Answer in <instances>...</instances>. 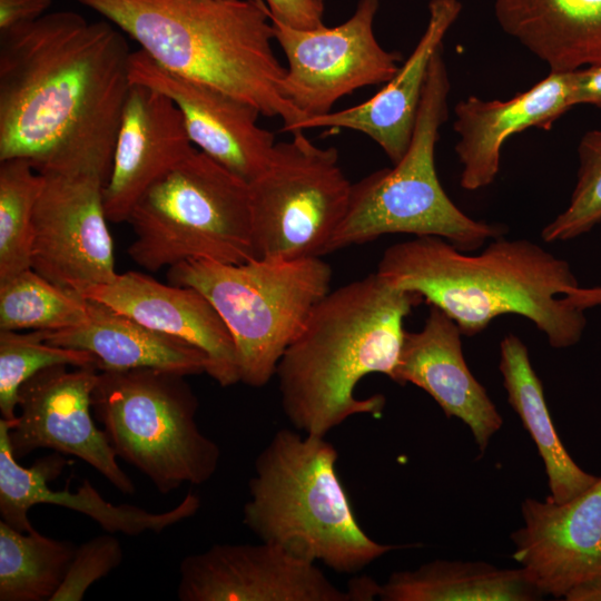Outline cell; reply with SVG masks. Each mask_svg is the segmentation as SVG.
Wrapping results in <instances>:
<instances>
[{
	"label": "cell",
	"mask_w": 601,
	"mask_h": 601,
	"mask_svg": "<svg viewBox=\"0 0 601 601\" xmlns=\"http://www.w3.org/2000/svg\"><path fill=\"white\" fill-rule=\"evenodd\" d=\"M108 20L46 13L0 35V160L109 177L131 52Z\"/></svg>",
	"instance_id": "1"
},
{
	"label": "cell",
	"mask_w": 601,
	"mask_h": 601,
	"mask_svg": "<svg viewBox=\"0 0 601 601\" xmlns=\"http://www.w3.org/2000/svg\"><path fill=\"white\" fill-rule=\"evenodd\" d=\"M376 273L443 311L464 336L516 314L550 346L566 348L579 343L587 326L584 311L559 297L580 286L570 264L524 238L500 236L469 256L442 237L416 236L388 246Z\"/></svg>",
	"instance_id": "2"
},
{
	"label": "cell",
	"mask_w": 601,
	"mask_h": 601,
	"mask_svg": "<svg viewBox=\"0 0 601 601\" xmlns=\"http://www.w3.org/2000/svg\"><path fill=\"white\" fill-rule=\"evenodd\" d=\"M422 299L376 272L325 295L276 368L282 408L294 428L325 436L353 415L381 414L385 397L358 398L356 386L373 373L392 376L404 319Z\"/></svg>",
	"instance_id": "3"
},
{
	"label": "cell",
	"mask_w": 601,
	"mask_h": 601,
	"mask_svg": "<svg viewBox=\"0 0 601 601\" xmlns=\"http://www.w3.org/2000/svg\"><path fill=\"white\" fill-rule=\"evenodd\" d=\"M130 36L162 69L220 89L295 132L306 117L282 93L263 0H77Z\"/></svg>",
	"instance_id": "4"
},
{
	"label": "cell",
	"mask_w": 601,
	"mask_h": 601,
	"mask_svg": "<svg viewBox=\"0 0 601 601\" xmlns=\"http://www.w3.org/2000/svg\"><path fill=\"white\" fill-rule=\"evenodd\" d=\"M338 453L325 436L282 428L255 460L243 523L293 556L355 573L407 545L371 539L338 476Z\"/></svg>",
	"instance_id": "5"
},
{
	"label": "cell",
	"mask_w": 601,
	"mask_h": 601,
	"mask_svg": "<svg viewBox=\"0 0 601 601\" xmlns=\"http://www.w3.org/2000/svg\"><path fill=\"white\" fill-rule=\"evenodd\" d=\"M451 89L441 46L432 57L408 149L391 168L352 184L347 211L327 253L374 240L386 234L439 236L462 252L503 236L500 224L475 220L444 191L435 168L440 128L447 120Z\"/></svg>",
	"instance_id": "6"
},
{
	"label": "cell",
	"mask_w": 601,
	"mask_h": 601,
	"mask_svg": "<svg viewBox=\"0 0 601 601\" xmlns=\"http://www.w3.org/2000/svg\"><path fill=\"white\" fill-rule=\"evenodd\" d=\"M167 277L213 304L235 342L240 382L262 387L331 290L332 268L322 257H254L240 264L190 259L169 267Z\"/></svg>",
	"instance_id": "7"
},
{
	"label": "cell",
	"mask_w": 601,
	"mask_h": 601,
	"mask_svg": "<svg viewBox=\"0 0 601 601\" xmlns=\"http://www.w3.org/2000/svg\"><path fill=\"white\" fill-rule=\"evenodd\" d=\"M127 221L128 255L149 272L255 257L248 181L197 148L146 190Z\"/></svg>",
	"instance_id": "8"
},
{
	"label": "cell",
	"mask_w": 601,
	"mask_h": 601,
	"mask_svg": "<svg viewBox=\"0 0 601 601\" xmlns=\"http://www.w3.org/2000/svg\"><path fill=\"white\" fill-rule=\"evenodd\" d=\"M185 377L155 368L99 371L92 392L93 416L116 456L161 494L209 481L221 456L197 425L199 403Z\"/></svg>",
	"instance_id": "9"
},
{
	"label": "cell",
	"mask_w": 601,
	"mask_h": 601,
	"mask_svg": "<svg viewBox=\"0 0 601 601\" xmlns=\"http://www.w3.org/2000/svg\"><path fill=\"white\" fill-rule=\"evenodd\" d=\"M276 142L265 168L248 183L255 257H322L349 204L352 183L338 150L304 130Z\"/></svg>",
	"instance_id": "10"
},
{
	"label": "cell",
	"mask_w": 601,
	"mask_h": 601,
	"mask_svg": "<svg viewBox=\"0 0 601 601\" xmlns=\"http://www.w3.org/2000/svg\"><path fill=\"white\" fill-rule=\"evenodd\" d=\"M378 8L380 0H359L343 23L315 29L272 18L287 62L282 93L306 118L331 112L341 98L384 85L398 71L402 55L384 49L374 33Z\"/></svg>",
	"instance_id": "11"
},
{
	"label": "cell",
	"mask_w": 601,
	"mask_h": 601,
	"mask_svg": "<svg viewBox=\"0 0 601 601\" xmlns=\"http://www.w3.org/2000/svg\"><path fill=\"white\" fill-rule=\"evenodd\" d=\"M41 174L45 180L33 215L31 268L83 296L118 274L104 205L108 177L95 169Z\"/></svg>",
	"instance_id": "12"
},
{
	"label": "cell",
	"mask_w": 601,
	"mask_h": 601,
	"mask_svg": "<svg viewBox=\"0 0 601 601\" xmlns=\"http://www.w3.org/2000/svg\"><path fill=\"white\" fill-rule=\"evenodd\" d=\"M372 578L352 580L343 591L315 565L260 541L216 543L179 564L180 601H370Z\"/></svg>",
	"instance_id": "13"
},
{
	"label": "cell",
	"mask_w": 601,
	"mask_h": 601,
	"mask_svg": "<svg viewBox=\"0 0 601 601\" xmlns=\"http://www.w3.org/2000/svg\"><path fill=\"white\" fill-rule=\"evenodd\" d=\"M96 366L47 367L26 381L18 394V408L8 437L12 454L22 459L38 449L76 456L105 476L124 494L135 493L102 428L93 421L92 392Z\"/></svg>",
	"instance_id": "14"
},
{
	"label": "cell",
	"mask_w": 601,
	"mask_h": 601,
	"mask_svg": "<svg viewBox=\"0 0 601 601\" xmlns=\"http://www.w3.org/2000/svg\"><path fill=\"white\" fill-rule=\"evenodd\" d=\"M521 512L524 525L511 534L512 558L544 597L564 599L601 575V476L563 503L528 497Z\"/></svg>",
	"instance_id": "15"
},
{
	"label": "cell",
	"mask_w": 601,
	"mask_h": 601,
	"mask_svg": "<svg viewBox=\"0 0 601 601\" xmlns=\"http://www.w3.org/2000/svg\"><path fill=\"white\" fill-rule=\"evenodd\" d=\"M131 83L156 89L180 110L191 144L227 169L253 180L267 165L275 135L258 125L260 111L220 89L169 72L145 52H131Z\"/></svg>",
	"instance_id": "16"
},
{
	"label": "cell",
	"mask_w": 601,
	"mask_h": 601,
	"mask_svg": "<svg viewBox=\"0 0 601 601\" xmlns=\"http://www.w3.org/2000/svg\"><path fill=\"white\" fill-rule=\"evenodd\" d=\"M14 422L16 418H0V515L18 531L35 530L28 512L37 504H52L79 512L97 522L107 533L130 536L147 531L161 533L194 516L200 508V499L191 492L175 508L159 513L131 504H114L106 501L87 479L77 492L67 486L52 490L48 483L62 473L67 460L57 452L38 459L30 467L21 466L12 454L8 437Z\"/></svg>",
	"instance_id": "17"
},
{
	"label": "cell",
	"mask_w": 601,
	"mask_h": 601,
	"mask_svg": "<svg viewBox=\"0 0 601 601\" xmlns=\"http://www.w3.org/2000/svg\"><path fill=\"white\" fill-rule=\"evenodd\" d=\"M195 149L175 102L156 89L131 83L104 188L108 220L127 221L146 190Z\"/></svg>",
	"instance_id": "18"
},
{
	"label": "cell",
	"mask_w": 601,
	"mask_h": 601,
	"mask_svg": "<svg viewBox=\"0 0 601 601\" xmlns=\"http://www.w3.org/2000/svg\"><path fill=\"white\" fill-rule=\"evenodd\" d=\"M83 296L198 347L209 362L206 374L220 386L240 382L233 336L213 304L197 289L162 284L147 274L129 270L89 288Z\"/></svg>",
	"instance_id": "19"
},
{
	"label": "cell",
	"mask_w": 601,
	"mask_h": 601,
	"mask_svg": "<svg viewBox=\"0 0 601 601\" xmlns=\"http://www.w3.org/2000/svg\"><path fill=\"white\" fill-rule=\"evenodd\" d=\"M462 333L443 311L431 306L424 326L406 332L396 367L390 377L425 391L445 416L466 424L483 454L503 420L484 386L465 362Z\"/></svg>",
	"instance_id": "20"
},
{
	"label": "cell",
	"mask_w": 601,
	"mask_h": 601,
	"mask_svg": "<svg viewBox=\"0 0 601 601\" xmlns=\"http://www.w3.org/2000/svg\"><path fill=\"white\" fill-rule=\"evenodd\" d=\"M574 104V71L552 72L508 100L469 96L454 108L459 135L455 152L462 165L460 185L477 190L500 171L501 149L514 134L531 127L549 130Z\"/></svg>",
	"instance_id": "21"
},
{
	"label": "cell",
	"mask_w": 601,
	"mask_h": 601,
	"mask_svg": "<svg viewBox=\"0 0 601 601\" xmlns=\"http://www.w3.org/2000/svg\"><path fill=\"white\" fill-rule=\"evenodd\" d=\"M461 10L460 0H430L428 20L422 37L380 91L359 105L306 118L296 131L313 128L355 130L374 140L392 164L398 162L412 140L432 57Z\"/></svg>",
	"instance_id": "22"
},
{
	"label": "cell",
	"mask_w": 601,
	"mask_h": 601,
	"mask_svg": "<svg viewBox=\"0 0 601 601\" xmlns=\"http://www.w3.org/2000/svg\"><path fill=\"white\" fill-rule=\"evenodd\" d=\"M41 334L50 344L89 352L99 371L155 368L188 376L207 373L209 366L198 347L89 298L83 324Z\"/></svg>",
	"instance_id": "23"
},
{
	"label": "cell",
	"mask_w": 601,
	"mask_h": 601,
	"mask_svg": "<svg viewBox=\"0 0 601 601\" xmlns=\"http://www.w3.org/2000/svg\"><path fill=\"white\" fill-rule=\"evenodd\" d=\"M502 30L552 72L601 65V0H493Z\"/></svg>",
	"instance_id": "24"
},
{
	"label": "cell",
	"mask_w": 601,
	"mask_h": 601,
	"mask_svg": "<svg viewBox=\"0 0 601 601\" xmlns=\"http://www.w3.org/2000/svg\"><path fill=\"white\" fill-rule=\"evenodd\" d=\"M499 370L508 402L520 416L543 460L549 497L563 503L589 489L599 476L582 470L563 446L545 402L542 382L531 365L528 347L512 333L500 343Z\"/></svg>",
	"instance_id": "25"
},
{
	"label": "cell",
	"mask_w": 601,
	"mask_h": 601,
	"mask_svg": "<svg viewBox=\"0 0 601 601\" xmlns=\"http://www.w3.org/2000/svg\"><path fill=\"white\" fill-rule=\"evenodd\" d=\"M383 601H534L544 595L525 571L483 561L434 560L393 572L380 587Z\"/></svg>",
	"instance_id": "26"
},
{
	"label": "cell",
	"mask_w": 601,
	"mask_h": 601,
	"mask_svg": "<svg viewBox=\"0 0 601 601\" xmlns=\"http://www.w3.org/2000/svg\"><path fill=\"white\" fill-rule=\"evenodd\" d=\"M77 545L0 521V601H51Z\"/></svg>",
	"instance_id": "27"
},
{
	"label": "cell",
	"mask_w": 601,
	"mask_h": 601,
	"mask_svg": "<svg viewBox=\"0 0 601 601\" xmlns=\"http://www.w3.org/2000/svg\"><path fill=\"white\" fill-rule=\"evenodd\" d=\"M88 319V298L32 268L0 283V331H61Z\"/></svg>",
	"instance_id": "28"
},
{
	"label": "cell",
	"mask_w": 601,
	"mask_h": 601,
	"mask_svg": "<svg viewBox=\"0 0 601 601\" xmlns=\"http://www.w3.org/2000/svg\"><path fill=\"white\" fill-rule=\"evenodd\" d=\"M43 180L24 158L0 160V283L31 268L33 215Z\"/></svg>",
	"instance_id": "29"
},
{
	"label": "cell",
	"mask_w": 601,
	"mask_h": 601,
	"mask_svg": "<svg viewBox=\"0 0 601 601\" xmlns=\"http://www.w3.org/2000/svg\"><path fill=\"white\" fill-rule=\"evenodd\" d=\"M53 365L96 366L89 352L57 346L43 339L41 331H0V412L2 418L17 417L21 385L38 372Z\"/></svg>",
	"instance_id": "30"
},
{
	"label": "cell",
	"mask_w": 601,
	"mask_h": 601,
	"mask_svg": "<svg viewBox=\"0 0 601 601\" xmlns=\"http://www.w3.org/2000/svg\"><path fill=\"white\" fill-rule=\"evenodd\" d=\"M578 156L577 183L569 205L542 229L545 243L577 238L601 223V129L582 136Z\"/></svg>",
	"instance_id": "31"
},
{
	"label": "cell",
	"mask_w": 601,
	"mask_h": 601,
	"mask_svg": "<svg viewBox=\"0 0 601 601\" xmlns=\"http://www.w3.org/2000/svg\"><path fill=\"white\" fill-rule=\"evenodd\" d=\"M124 559L119 540L101 534L77 545L65 580L51 601H80L88 589L118 568Z\"/></svg>",
	"instance_id": "32"
},
{
	"label": "cell",
	"mask_w": 601,
	"mask_h": 601,
	"mask_svg": "<svg viewBox=\"0 0 601 601\" xmlns=\"http://www.w3.org/2000/svg\"><path fill=\"white\" fill-rule=\"evenodd\" d=\"M272 18L297 29L324 26V3L319 0H263Z\"/></svg>",
	"instance_id": "33"
},
{
	"label": "cell",
	"mask_w": 601,
	"mask_h": 601,
	"mask_svg": "<svg viewBox=\"0 0 601 601\" xmlns=\"http://www.w3.org/2000/svg\"><path fill=\"white\" fill-rule=\"evenodd\" d=\"M51 3L52 0H0V35L38 20Z\"/></svg>",
	"instance_id": "34"
},
{
	"label": "cell",
	"mask_w": 601,
	"mask_h": 601,
	"mask_svg": "<svg viewBox=\"0 0 601 601\" xmlns=\"http://www.w3.org/2000/svg\"><path fill=\"white\" fill-rule=\"evenodd\" d=\"M574 104L601 107V65L574 70Z\"/></svg>",
	"instance_id": "35"
},
{
	"label": "cell",
	"mask_w": 601,
	"mask_h": 601,
	"mask_svg": "<svg viewBox=\"0 0 601 601\" xmlns=\"http://www.w3.org/2000/svg\"><path fill=\"white\" fill-rule=\"evenodd\" d=\"M565 303L583 311L594 306H601V287H577L562 295Z\"/></svg>",
	"instance_id": "36"
},
{
	"label": "cell",
	"mask_w": 601,
	"mask_h": 601,
	"mask_svg": "<svg viewBox=\"0 0 601 601\" xmlns=\"http://www.w3.org/2000/svg\"><path fill=\"white\" fill-rule=\"evenodd\" d=\"M566 601H601V575L585 581L564 597Z\"/></svg>",
	"instance_id": "37"
},
{
	"label": "cell",
	"mask_w": 601,
	"mask_h": 601,
	"mask_svg": "<svg viewBox=\"0 0 601 601\" xmlns=\"http://www.w3.org/2000/svg\"><path fill=\"white\" fill-rule=\"evenodd\" d=\"M319 1L324 3V0H319Z\"/></svg>",
	"instance_id": "38"
}]
</instances>
